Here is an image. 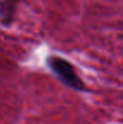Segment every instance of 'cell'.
I'll list each match as a JSON object with an SVG mask.
<instances>
[{
    "label": "cell",
    "instance_id": "cell-2",
    "mask_svg": "<svg viewBox=\"0 0 123 124\" xmlns=\"http://www.w3.org/2000/svg\"><path fill=\"white\" fill-rule=\"evenodd\" d=\"M21 0H0V27L10 28L16 22Z\"/></svg>",
    "mask_w": 123,
    "mask_h": 124
},
{
    "label": "cell",
    "instance_id": "cell-1",
    "mask_svg": "<svg viewBox=\"0 0 123 124\" xmlns=\"http://www.w3.org/2000/svg\"><path fill=\"white\" fill-rule=\"evenodd\" d=\"M46 65L48 70L54 75V77L58 81H60L64 85L76 92H81V93L89 92L87 84L82 81L75 66L68 59L60 55L52 54L46 58Z\"/></svg>",
    "mask_w": 123,
    "mask_h": 124
}]
</instances>
